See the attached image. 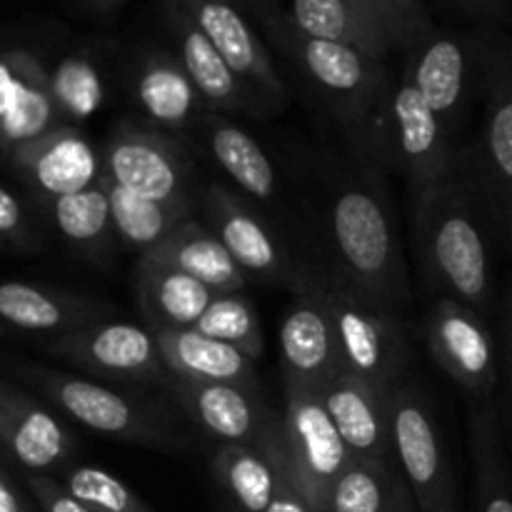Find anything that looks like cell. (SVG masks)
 Segmentation results:
<instances>
[{
  "label": "cell",
  "instance_id": "6da1fadb",
  "mask_svg": "<svg viewBox=\"0 0 512 512\" xmlns=\"http://www.w3.org/2000/svg\"><path fill=\"white\" fill-rule=\"evenodd\" d=\"M320 260L335 278L403 310L410 278L383 170L350 150L318 153L310 163Z\"/></svg>",
  "mask_w": 512,
  "mask_h": 512
},
{
  "label": "cell",
  "instance_id": "7a4b0ae2",
  "mask_svg": "<svg viewBox=\"0 0 512 512\" xmlns=\"http://www.w3.org/2000/svg\"><path fill=\"white\" fill-rule=\"evenodd\" d=\"M485 223L458 158L415 195V235L423 280L438 298H453L488 318L495 308Z\"/></svg>",
  "mask_w": 512,
  "mask_h": 512
},
{
  "label": "cell",
  "instance_id": "3957f363",
  "mask_svg": "<svg viewBox=\"0 0 512 512\" xmlns=\"http://www.w3.org/2000/svg\"><path fill=\"white\" fill-rule=\"evenodd\" d=\"M5 373L103 438L170 455L195 450V435L165 400L25 358L5 360Z\"/></svg>",
  "mask_w": 512,
  "mask_h": 512
},
{
  "label": "cell",
  "instance_id": "277c9868",
  "mask_svg": "<svg viewBox=\"0 0 512 512\" xmlns=\"http://www.w3.org/2000/svg\"><path fill=\"white\" fill-rule=\"evenodd\" d=\"M510 50L512 33L500 25H433L400 55V73L413 80L450 138L460 145L465 125L485 100L490 80Z\"/></svg>",
  "mask_w": 512,
  "mask_h": 512
},
{
  "label": "cell",
  "instance_id": "5b68a950",
  "mask_svg": "<svg viewBox=\"0 0 512 512\" xmlns=\"http://www.w3.org/2000/svg\"><path fill=\"white\" fill-rule=\"evenodd\" d=\"M260 33L303 78L315 100L338 120L348 143H355L395 83L388 60L333 40L313 38L293 23L288 10L260 23Z\"/></svg>",
  "mask_w": 512,
  "mask_h": 512
},
{
  "label": "cell",
  "instance_id": "8992f818",
  "mask_svg": "<svg viewBox=\"0 0 512 512\" xmlns=\"http://www.w3.org/2000/svg\"><path fill=\"white\" fill-rule=\"evenodd\" d=\"M350 150L383 173L405 178L413 195H418L453 168L460 145L450 138L443 120L413 80L398 73L360 138L350 143Z\"/></svg>",
  "mask_w": 512,
  "mask_h": 512
},
{
  "label": "cell",
  "instance_id": "52a82bcc",
  "mask_svg": "<svg viewBox=\"0 0 512 512\" xmlns=\"http://www.w3.org/2000/svg\"><path fill=\"white\" fill-rule=\"evenodd\" d=\"M198 208L203 223L223 240L235 263L253 278L283 285L298 295L320 288L330 275L320 260L295 253L293 238H288L270 215L225 185H205L198 193Z\"/></svg>",
  "mask_w": 512,
  "mask_h": 512
},
{
  "label": "cell",
  "instance_id": "ba28073f",
  "mask_svg": "<svg viewBox=\"0 0 512 512\" xmlns=\"http://www.w3.org/2000/svg\"><path fill=\"white\" fill-rule=\"evenodd\" d=\"M338 343L340 370L383 390L405 383L410 365V340L400 308L335 278L323 283Z\"/></svg>",
  "mask_w": 512,
  "mask_h": 512
},
{
  "label": "cell",
  "instance_id": "9c48e42d",
  "mask_svg": "<svg viewBox=\"0 0 512 512\" xmlns=\"http://www.w3.org/2000/svg\"><path fill=\"white\" fill-rule=\"evenodd\" d=\"M458 163L490 235L512 255V50L490 80L480 128L460 145Z\"/></svg>",
  "mask_w": 512,
  "mask_h": 512
},
{
  "label": "cell",
  "instance_id": "30bf717a",
  "mask_svg": "<svg viewBox=\"0 0 512 512\" xmlns=\"http://www.w3.org/2000/svg\"><path fill=\"white\" fill-rule=\"evenodd\" d=\"M38 348L48 358L103 383L165 388L173 378L153 330L125 320L108 318L75 333L43 338Z\"/></svg>",
  "mask_w": 512,
  "mask_h": 512
},
{
  "label": "cell",
  "instance_id": "8fae6325",
  "mask_svg": "<svg viewBox=\"0 0 512 512\" xmlns=\"http://www.w3.org/2000/svg\"><path fill=\"white\" fill-rule=\"evenodd\" d=\"M103 160L105 178L130 193L198 205L193 195V155L180 135L153 128L140 118H123L105 140Z\"/></svg>",
  "mask_w": 512,
  "mask_h": 512
},
{
  "label": "cell",
  "instance_id": "7c38bea8",
  "mask_svg": "<svg viewBox=\"0 0 512 512\" xmlns=\"http://www.w3.org/2000/svg\"><path fill=\"white\" fill-rule=\"evenodd\" d=\"M390 413L395 460L420 512H460L453 465L428 395L415 383H400Z\"/></svg>",
  "mask_w": 512,
  "mask_h": 512
},
{
  "label": "cell",
  "instance_id": "4fadbf2b",
  "mask_svg": "<svg viewBox=\"0 0 512 512\" xmlns=\"http://www.w3.org/2000/svg\"><path fill=\"white\" fill-rule=\"evenodd\" d=\"M285 463L315 512H325L328 495L353 455L330 418L320 388L285 385L283 410Z\"/></svg>",
  "mask_w": 512,
  "mask_h": 512
},
{
  "label": "cell",
  "instance_id": "5bb4252c",
  "mask_svg": "<svg viewBox=\"0 0 512 512\" xmlns=\"http://www.w3.org/2000/svg\"><path fill=\"white\" fill-rule=\"evenodd\" d=\"M0 445L5 463L18 473L50 475L65 473L73 465L78 435L63 420V413L48 400L3 378L0 383Z\"/></svg>",
  "mask_w": 512,
  "mask_h": 512
},
{
  "label": "cell",
  "instance_id": "9a60e30c",
  "mask_svg": "<svg viewBox=\"0 0 512 512\" xmlns=\"http://www.w3.org/2000/svg\"><path fill=\"white\" fill-rule=\"evenodd\" d=\"M425 345L435 363L478 405L490 403L500 378V353L488 318L453 298H438L425 318Z\"/></svg>",
  "mask_w": 512,
  "mask_h": 512
},
{
  "label": "cell",
  "instance_id": "2e32d148",
  "mask_svg": "<svg viewBox=\"0 0 512 512\" xmlns=\"http://www.w3.org/2000/svg\"><path fill=\"white\" fill-rule=\"evenodd\" d=\"M120 78L138 108V118L165 133L183 135L198 130L208 113L203 95L170 45H135L123 58Z\"/></svg>",
  "mask_w": 512,
  "mask_h": 512
},
{
  "label": "cell",
  "instance_id": "e0dca14e",
  "mask_svg": "<svg viewBox=\"0 0 512 512\" xmlns=\"http://www.w3.org/2000/svg\"><path fill=\"white\" fill-rule=\"evenodd\" d=\"M13 180L38 205L80 193L105 180L103 150L78 125H63L5 155Z\"/></svg>",
  "mask_w": 512,
  "mask_h": 512
},
{
  "label": "cell",
  "instance_id": "ac0fdd59",
  "mask_svg": "<svg viewBox=\"0 0 512 512\" xmlns=\"http://www.w3.org/2000/svg\"><path fill=\"white\" fill-rule=\"evenodd\" d=\"M65 118L50 85L43 50L25 43L5 45L0 58V135L3 153L63 128Z\"/></svg>",
  "mask_w": 512,
  "mask_h": 512
},
{
  "label": "cell",
  "instance_id": "d6986e66",
  "mask_svg": "<svg viewBox=\"0 0 512 512\" xmlns=\"http://www.w3.org/2000/svg\"><path fill=\"white\" fill-rule=\"evenodd\" d=\"M193 23L208 35L225 63L265 100L273 110L288 103V85L280 78L268 43L258 25L233 0H175Z\"/></svg>",
  "mask_w": 512,
  "mask_h": 512
},
{
  "label": "cell",
  "instance_id": "ffe728a7",
  "mask_svg": "<svg viewBox=\"0 0 512 512\" xmlns=\"http://www.w3.org/2000/svg\"><path fill=\"white\" fill-rule=\"evenodd\" d=\"M160 18L190 80L203 95L208 110L223 115H265L270 108L218 53L208 35L193 23L175 0H160Z\"/></svg>",
  "mask_w": 512,
  "mask_h": 512
},
{
  "label": "cell",
  "instance_id": "44dd1931",
  "mask_svg": "<svg viewBox=\"0 0 512 512\" xmlns=\"http://www.w3.org/2000/svg\"><path fill=\"white\" fill-rule=\"evenodd\" d=\"M163 390L190 423L218 445H258L278 420V413L265 403L263 390L180 378H170Z\"/></svg>",
  "mask_w": 512,
  "mask_h": 512
},
{
  "label": "cell",
  "instance_id": "7402d4cb",
  "mask_svg": "<svg viewBox=\"0 0 512 512\" xmlns=\"http://www.w3.org/2000/svg\"><path fill=\"white\" fill-rule=\"evenodd\" d=\"M278 348L283 385L323 388L340 373L338 343L323 285L293 295L278 330Z\"/></svg>",
  "mask_w": 512,
  "mask_h": 512
},
{
  "label": "cell",
  "instance_id": "603a6c76",
  "mask_svg": "<svg viewBox=\"0 0 512 512\" xmlns=\"http://www.w3.org/2000/svg\"><path fill=\"white\" fill-rule=\"evenodd\" d=\"M118 43L108 38H70L55 53H45L50 85L65 123L75 125L105 108L115 73H123Z\"/></svg>",
  "mask_w": 512,
  "mask_h": 512
},
{
  "label": "cell",
  "instance_id": "cb8c5ba5",
  "mask_svg": "<svg viewBox=\"0 0 512 512\" xmlns=\"http://www.w3.org/2000/svg\"><path fill=\"white\" fill-rule=\"evenodd\" d=\"M195 133L210 158L225 170V175L233 178V183L248 195L250 203L258 205L285 230V225L280 223L288 205V200L283 198V175L275 168L263 145L248 130L233 123L228 115L215 113V110L205 113Z\"/></svg>",
  "mask_w": 512,
  "mask_h": 512
},
{
  "label": "cell",
  "instance_id": "d4e9b609",
  "mask_svg": "<svg viewBox=\"0 0 512 512\" xmlns=\"http://www.w3.org/2000/svg\"><path fill=\"white\" fill-rule=\"evenodd\" d=\"M0 318L8 328L43 340L113 318V308L88 293L13 278L0 288Z\"/></svg>",
  "mask_w": 512,
  "mask_h": 512
},
{
  "label": "cell",
  "instance_id": "484cf974",
  "mask_svg": "<svg viewBox=\"0 0 512 512\" xmlns=\"http://www.w3.org/2000/svg\"><path fill=\"white\" fill-rule=\"evenodd\" d=\"M320 393L353 460L393 463V390H383L340 370Z\"/></svg>",
  "mask_w": 512,
  "mask_h": 512
},
{
  "label": "cell",
  "instance_id": "4316f807",
  "mask_svg": "<svg viewBox=\"0 0 512 512\" xmlns=\"http://www.w3.org/2000/svg\"><path fill=\"white\" fill-rule=\"evenodd\" d=\"M135 295L150 330L158 333L195 328L218 293L173 265L140 255L135 265Z\"/></svg>",
  "mask_w": 512,
  "mask_h": 512
},
{
  "label": "cell",
  "instance_id": "83f0119b",
  "mask_svg": "<svg viewBox=\"0 0 512 512\" xmlns=\"http://www.w3.org/2000/svg\"><path fill=\"white\" fill-rule=\"evenodd\" d=\"M155 338L173 378L188 383L240 385V388L260 390L255 360L233 345L208 338L195 328L158 330Z\"/></svg>",
  "mask_w": 512,
  "mask_h": 512
},
{
  "label": "cell",
  "instance_id": "f1b7e54d",
  "mask_svg": "<svg viewBox=\"0 0 512 512\" xmlns=\"http://www.w3.org/2000/svg\"><path fill=\"white\" fill-rule=\"evenodd\" d=\"M38 205V203H35ZM48 228L73 250L78 258L93 265H108L120 245L110 210L108 185L98 183L80 193L38 205Z\"/></svg>",
  "mask_w": 512,
  "mask_h": 512
},
{
  "label": "cell",
  "instance_id": "f546056e",
  "mask_svg": "<svg viewBox=\"0 0 512 512\" xmlns=\"http://www.w3.org/2000/svg\"><path fill=\"white\" fill-rule=\"evenodd\" d=\"M145 258L173 265L213 288L215 293H238L248 283V273L235 263L223 240L198 218L180 225L158 248L145 253Z\"/></svg>",
  "mask_w": 512,
  "mask_h": 512
},
{
  "label": "cell",
  "instance_id": "4dcf8cb0",
  "mask_svg": "<svg viewBox=\"0 0 512 512\" xmlns=\"http://www.w3.org/2000/svg\"><path fill=\"white\" fill-rule=\"evenodd\" d=\"M288 15L313 38L350 45L388 63L400 55L393 35L353 0H288Z\"/></svg>",
  "mask_w": 512,
  "mask_h": 512
},
{
  "label": "cell",
  "instance_id": "1f68e13d",
  "mask_svg": "<svg viewBox=\"0 0 512 512\" xmlns=\"http://www.w3.org/2000/svg\"><path fill=\"white\" fill-rule=\"evenodd\" d=\"M105 185H108L115 235L120 245L135 250L138 255L158 248L165 238H170L180 225L193 220L198 213V205L145 198V195L120 188L108 178H105Z\"/></svg>",
  "mask_w": 512,
  "mask_h": 512
},
{
  "label": "cell",
  "instance_id": "d6a6232c",
  "mask_svg": "<svg viewBox=\"0 0 512 512\" xmlns=\"http://www.w3.org/2000/svg\"><path fill=\"white\" fill-rule=\"evenodd\" d=\"M210 470L230 512H268L278 490V468L268 450L260 445H218Z\"/></svg>",
  "mask_w": 512,
  "mask_h": 512
},
{
  "label": "cell",
  "instance_id": "836d02e7",
  "mask_svg": "<svg viewBox=\"0 0 512 512\" xmlns=\"http://www.w3.org/2000/svg\"><path fill=\"white\" fill-rule=\"evenodd\" d=\"M468 435L480 512H512V483L500 438L498 410L493 403L470 408Z\"/></svg>",
  "mask_w": 512,
  "mask_h": 512
},
{
  "label": "cell",
  "instance_id": "e575fe53",
  "mask_svg": "<svg viewBox=\"0 0 512 512\" xmlns=\"http://www.w3.org/2000/svg\"><path fill=\"white\" fill-rule=\"evenodd\" d=\"M405 483L398 460L368 463L353 460L333 485L325 512H390Z\"/></svg>",
  "mask_w": 512,
  "mask_h": 512
},
{
  "label": "cell",
  "instance_id": "d590c367",
  "mask_svg": "<svg viewBox=\"0 0 512 512\" xmlns=\"http://www.w3.org/2000/svg\"><path fill=\"white\" fill-rule=\"evenodd\" d=\"M195 330L208 338L228 343L233 348L243 350L253 360L263 355L265 338H263V323L255 310L253 300L238 290V293H218L210 308L205 310L203 318L198 320Z\"/></svg>",
  "mask_w": 512,
  "mask_h": 512
},
{
  "label": "cell",
  "instance_id": "8d00e7d4",
  "mask_svg": "<svg viewBox=\"0 0 512 512\" xmlns=\"http://www.w3.org/2000/svg\"><path fill=\"white\" fill-rule=\"evenodd\" d=\"M48 223L35 200L8 180L0 193V245L10 258H33L48 250Z\"/></svg>",
  "mask_w": 512,
  "mask_h": 512
},
{
  "label": "cell",
  "instance_id": "74e56055",
  "mask_svg": "<svg viewBox=\"0 0 512 512\" xmlns=\"http://www.w3.org/2000/svg\"><path fill=\"white\" fill-rule=\"evenodd\" d=\"M58 480L93 512H155L123 480L95 465H70Z\"/></svg>",
  "mask_w": 512,
  "mask_h": 512
},
{
  "label": "cell",
  "instance_id": "f35d334b",
  "mask_svg": "<svg viewBox=\"0 0 512 512\" xmlns=\"http://www.w3.org/2000/svg\"><path fill=\"white\" fill-rule=\"evenodd\" d=\"M355 5L373 15L398 43L400 55L425 33L433 28V18L425 0H353Z\"/></svg>",
  "mask_w": 512,
  "mask_h": 512
},
{
  "label": "cell",
  "instance_id": "ab89813d",
  "mask_svg": "<svg viewBox=\"0 0 512 512\" xmlns=\"http://www.w3.org/2000/svg\"><path fill=\"white\" fill-rule=\"evenodd\" d=\"M258 445L268 450L270 458L275 460V468H278V490H275V498L273 503H270L268 512H315L313 505H310L308 498L303 495V490H300L298 483H295L288 463H285L283 415H278L273 428L263 435V440H260Z\"/></svg>",
  "mask_w": 512,
  "mask_h": 512
},
{
  "label": "cell",
  "instance_id": "60d3db41",
  "mask_svg": "<svg viewBox=\"0 0 512 512\" xmlns=\"http://www.w3.org/2000/svg\"><path fill=\"white\" fill-rule=\"evenodd\" d=\"M25 485L33 493L40 512H93L88 505L80 503L58 478H50V475H28Z\"/></svg>",
  "mask_w": 512,
  "mask_h": 512
},
{
  "label": "cell",
  "instance_id": "b9f144b4",
  "mask_svg": "<svg viewBox=\"0 0 512 512\" xmlns=\"http://www.w3.org/2000/svg\"><path fill=\"white\" fill-rule=\"evenodd\" d=\"M445 10L470 20V25H512L510 0H438Z\"/></svg>",
  "mask_w": 512,
  "mask_h": 512
},
{
  "label": "cell",
  "instance_id": "7bdbcfd3",
  "mask_svg": "<svg viewBox=\"0 0 512 512\" xmlns=\"http://www.w3.org/2000/svg\"><path fill=\"white\" fill-rule=\"evenodd\" d=\"M0 512H40L33 493L8 463L0 470Z\"/></svg>",
  "mask_w": 512,
  "mask_h": 512
},
{
  "label": "cell",
  "instance_id": "ee69618b",
  "mask_svg": "<svg viewBox=\"0 0 512 512\" xmlns=\"http://www.w3.org/2000/svg\"><path fill=\"white\" fill-rule=\"evenodd\" d=\"M503 358H500V365H503V380H505V393H508V405L512 415V278L505 288L503 298Z\"/></svg>",
  "mask_w": 512,
  "mask_h": 512
},
{
  "label": "cell",
  "instance_id": "f6af8a7d",
  "mask_svg": "<svg viewBox=\"0 0 512 512\" xmlns=\"http://www.w3.org/2000/svg\"><path fill=\"white\" fill-rule=\"evenodd\" d=\"M128 3L130 0H63L65 8L88 20H110Z\"/></svg>",
  "mask_w": 512,
  "mask_h": 512
},
{
  "label": "cell",
  "instance_id": "bcb514c9",
  "mask_svg": "<svg viewBox=\"0 0 512 512\" xmlns=\"http://www.w3.org/2000/svg\"><path fill=\"white\" fill-rule=\"evenodd\" d=\"M390 512H420L418 503H415V498H413V493H410L408 483H403V485H400V490H398V498H395V503H393V510H390Z\"/></svg>",
  "mask_w": 512,
  "mask_h": 512
},
{
  "label": "cell",
  "instance_id": "7dc6e473",
  "mask_svg": "<svg viewBox=\"0 0 512 512\" xmlns=\"http://www.w3.org/2000/svg\"><path fill=\"white\" fill-rule=\"evenodd\" d=\"M510 5H512V0H510Z\"/></svg>",
  "mask_w": 512,
  "mask_h": 512
}]
</instances>
